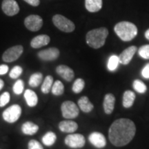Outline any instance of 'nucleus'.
<instances>
[{
    "instance_id": "f257e3e1",
    "label": "nucleus",
    "mask_w": 149,
    "mask_h": 149,
    "mask_svg": "<svg viewBox=\"0 0 149 149\" xmlns=\"http://www.w3.org/2000/svg\"><path fill=\"white\" fill-rule=\"evenodd\" d=\"M136 133L135 124L129 119L122 118L115 120L109 130V138L115 146H124L128 144Z\"/></svg>"
},
{
    "instance_id": "f03ea898",
    "label": "nucleus",
    "mask_w": 149,
    "mask_h": 149,
    "mask_svg": "<svg viewBox=\"0 0 149 149\" xmlns=\"http://www.w3.org/2000/svg\"><path fill=\"white\" fill-rule=\"evenodd\" d=\"M108 35L109 31L106 28L95 29L87 33L86 40L89 46L95 49H97L104 45Z\"/></svg>"
},
{
    "instance_id": "7ed1b4c3",
    "label": "nucleus",
    "mask_w": 149,
    "mask_h": 149,
    "mask_svg": "<svg viewBox=\"0 0 149 149\" xmlns=\"http://www.w3.org/2000/svg\"><path fill=\"white\" fill-rule=\"evenodd\" d=\"M114 31L122 41L129 42L137 35V29L135 24L129 22H121L114 27Z\"/></svg>"
},
{
    "instance_id": "20e7f679",
    "label": "nucleus",
    "mask_w": 149,
    "mask_h": 149,
    "mask_svg": "<svg viewBox=\"0 0 149 149\" xmlns=\"http://www.w3.org/2000/svg\"><path fill=\"white\" fill-rule=\"evenodd\" d=\"M22 114V107L19 104H13L3 111L2 118L8 124H14L17 122Z\"/></svg>"
},
{
    "instance_id": "39448f33",
    "label": "nucleus",
    "mask_w": 149,
    "mask_h": 149,
    "mask_svg": "<svg viewBox=\"0 0 149 149\" xmlns=\"http://www.w3.org/2000/svg\"><path fill=\"white\" fill-rule=\"evenodd\" d=\"M53 22L57 29L65 33H71L75 29L73 22L61 15H54Z\"/></svg>"
},
{
    "instance_id": "423d86ee",
    "label": "nucleus",
    "mask_w": 149,
    "mask_h": 149,
    "mask_svg": "<svg viewBox=\"0 0 149 149\" xmlns=\"http://www.w3.org/2000/svg\"><path fill=\"white\" fill-rule=\"evenodd\" d=\"M61 111L63 117L68 120L74 119L79 114V109L75 103L72 101H65L61 105Z\"/></svg>"
},
{
    "instance_id": "0eeeda50",
    "label": "nucleus",
    "mask_w": 149,
    "mask_h": 149,
    "mask_svg": "<svg viewBox=\"0 0 149 149\" xmlns=\"http://www.w3.org/2000/svg\"><path fill=\"white\" fill-rule=\"evenodd\" d=\"M64 143L71 148H81L85 146L86 139L81 134L71 133L65 137Z\"/></svg>"
},
{
    "instance_id": "6e6552de",
    "label": "nucleus",
    "mask_w": 149,
    "mask_h": 149,
    "mask_svg": "<svg viewBox=\"0 0 149 149\" xmlns=\"http://www.w3.org/2000/svg\"><path fill=\"white\" fill-rule=\"evenodd\" d=\"M24 51L23 46L21 45L14 46L9 48L2 55V59L5 62L10 63L16 61L20 57Z\"/></svg>"
},
{
    "instance_id": "1a4fd4ad",
    "label": "nucleus",
    "mask_w": 149,
    "mask_h": 149,
    "mask_svg": "<svg viewBox=\"0 0 149 149\" xmlns=\"http://www.w3.org/2000/svg\"><path fill=\"white\" fill-rule=\"evenodd\" d=\"M24 25L29 31L36 32L43 26V19L40 15H31L26 17L24 20Z\"/></svg>"
},
{
    "instance_id": "9d476101",
    "label": "nucleus",
    "mask_w": 149,
    "mask_h": 149,
    "mask_svg": "<svg viewBox=\"0 0 149 149\" xmlns=\"http://www.w3.org/2000/svg\"><path fill=\"white\" fill-rule=\"evenodd\" d=\"M1 9L8 16H14L19 12V6L15 0H3Z\"/></svg>"
},
{
    "instance_id": "9b49d317",
    "label": "nucleus",
    "mask_w": 149,
    "mask_h": 149,
    "mask_svg": "<svg viewBox=\"0 0 149 149\" xmlns=\"http://www.w3.org/2000/svg\"><path fill=\"white\" fill-rule=\"evenodd\" d=\"M59 51L57 48H49L42 50L37 53V56L43 61H54L57 59L59 56Z\"/></svg>"
},
{
    "instance_id": "f8f14e48",
    "label": "nucleus",
    "mask_w": 149,
    "mask_h": 149,
    "mask_svg": "<svg viewBox=\"0 0 149 149\" xmlns=\"http://www.w3.org/2000/svg\"><path fill=\"white\" fill-rule=\"evenodd\" d=\"M88 140L93 146L97 148H103L107 145V139L103 134L99 132H93L88 136Z\"/></svg>"
},
{
    "instance_id": "ddd939ff",
    "label": "nucleus",
    "mask_w": 149,
    "mask_h": 149,
    "mask_svg": "<svg viewBox=\"0 0 149 149\" xmlns=\"http://www.w3.org/2000/svg\"><path fill=\"white\" fill-rule=\"evenodd\" d=\"M137 51V48L135 46H131L126 48L118 56L119 61L120 64L123 65H127L133 59L134 55Z\"/></svg>"
},
{
    "instance_id": "4468645a",
    "label": "nucleus",
    "mask_w": 149,
    "mask_h": 149,
    "mask_svg": "<svg viewBox=\"0 0 149 149\" xmlns=\"http://www.w3.org/2000/svg\"><path fill=\"white\" fill-rule=\"evenodd\" d=\"M56 72L66 81H71L74 77L73 70L66 65H59L56 68Z\"/></svg>"
},
{
    "instance_id": "2eb2a0df",
    "label": "nucleus",
    "mask_w": 149,
    "mask_h": 149,
    "mask_svg": "<svg viewBox=\"0 0 149 149\" xmlns=\"http://www.w3.org/2000/svg\"><path fill=\"white\" fill-rule=\"evenodd\" d=\"M78 128V124L72 120H63L59 122V129L62 133H72L75 132Z\"/></svg>"
},
{
    "instance_id": "dca6fc26",
    "label": "nucleus",
    "mask_w": 149,
    "mask_h": 149,
    "mask_svg": "<svg viewBox=\"0 0 149 149\" xmlns=\"http://www.w3.org/2000/svg\"><path fill=\"white\" fill-rule=\"evenodd\" d=\"M51 38L46 35H40L35 37L31 42V46L33 48H40L49 44Z\"/></svg>"
},
{
    "instance_id": "f3484780",
    "label": "nucleus",
    "mask_w": 149,
    "mask_h": 149,
    "mask_svg": "<svg viewBox=\"0 0 149 149\" xmlns=\"http://www.w3.org/2000/svg\"><path fill=\"white\" fill-rule=\"evenodd\" d=\"M115 98L113 94L109 93V94L106 95L105 97H104L103 102L104 111L106 114L110 115L113 113L115 108Z\"/></svg>"
},
{
    "instance_id": "a211bd4d",
    "label": "nucleus",
    "mask_w": 149,
    "mask_h": 149,
    "mask_svg": "<svg viewBox=\"0 0 149 149\" xmlns=\"http://www.w3.org/2000/svg\"><path fill=\"white\" fill-rule=\"evenodd\" d=\"M40 127L36 124L31 121H27L22 124L21 130L22 133L26 135H34L38 132Z\"/></svg>"
},
{
    "instance_id": "6ab92c4d",
    "label": "nucleus",
    "mask_w": 149,
    "mask_h": 149,
    "mask_svg": "<svg viewBox=\"0 0 149 149\" xmlns=\"http://www.w3.org/2000/svg\"><path fill=\"white\" fill-rule=\"evenodd\" d=\"M24 97L25 99L26 103L29 107H35L38 104V97L35 91L31 89H26L24 92Z\"/></svg>"
},
{
    "instance_id": "aec40b11",
    "label": "nucleus",
    "mask_w": 149,
    "mask_h": 149,
    "mask_svg": "<svg viewBox=\"0 0 149 149\" xmlns=\"http://www.w3.org/2000/svg\"><path fill=\"white\" fill-rule=\"evenodd\" d=\"M77 106L79 109L84 113H90L94 109V106L91 103L89 99L86 96H83L78 100Z\"/></svg>"
},
{
    "instance_id": "412c9836",
    "label": "nucleus",
    "mask_w": 149,
    "mask_h": 149,
    "mask_svg": "<svg viewBox=\"0 0 149 149\" xmlns=\"http://www.w3.org/2000/svg\"><path fill=\"white\" fill-rule=\"evenodd\" d=\"M85 6L89 12H97L102 8V0H85Z\"/></svg>"
},
{
    "instance_id": "4be33fe9",
    "label": "nucleus",
    "mask_w": 149,
    "mask_h": 149,
    "mask_svg": "<svg viewBox=\"0 0 149 149\" xmlns=\"http://www.w3.org/2000/svg\"><path fill=\"white\" fill-rule=\"evenodd\" d=\"M135 93L131 91H126L124 92V95H123V101L122 104L124 108L131 107L133 105L134 101L135 100Z\"/></svg>"
},
{
    "instance_id": "5701e85b",
    "label": "nucleus",
    "mask_w": 149,
    "mask_h": 149,
    "mask_svg": "<svg viewBox=\"0 0 149 149\" xmlns=\"http://www.w3.org/2000/svg\"><path fill=\"white\" fill-rule=\"evenodd\" d=\"M57 140V135L52 131H48L43 135L42 141L46 146H51Z\"/></svg>"
},
{
    "instance_id": "b1692460",
    "label": "nucleus",
    "mask_w": 149,
    "mask_h": 149,
    "mask_svg": "<svg viewBox=\"0 0 149 149\" xmlns=\"http://www.w3.org/2000/svg\"><path fill=\"white\" fill-rule=\"evenodd\" d=\"M43 80V74L41 72H37L33 73L32 75L30 77L29 84L31 87L33 88H36L38 87L41 84Z\"/></svg>"
},
{
    "instance_id": "393cba45",
    "label": "nucleus",
    "mask_w": 149,
    "mask_h": 149,
    "mask_svg": "<svg viewBox=\"0 0 149 149\" xmlns=\"http://www.w3.org/2000/svg\"><path fill=\"white\" fill-rule=\"evenodd\" d=\"M53 77L51 75H47L42 82L41 91L44 94H48L51 91L53 84Z\"/></svg>"
},
{
    "instance_id": "a878e982",
    "label": "nucleus",
    "mask_w": 149,
    "mask_h": 149,
    "mask_svg": "<svg viewBox=\"0 0 149 149\" xmlns=\"http://www.w3.org/2000/svg\"><path fill=\"white\" fill-rule=\"evenodd\" d=\"M51 92L53 95L60 96L64 92V86L62 82L59 80H57L53 83L51 88Z\"/></svg>"
},
{
    "instance_id": "bb28decb",
    "label": "nucleus",
    "mask_w": 149,
    "mask_h": 149,
    "mask_svg": "<svg viewBox=\"0 0 149 149\" xmlns=\"http://www.w3.org/2000/svg\"><path fill=\"white\" fill-rule=\"evenodd\" d=\"M85 82L84 80L81 78H78L74 81L73 83V85L72 86V92L74 93H79L83 91L84 88Z\"/></svg>"
},
{
    "instance_id": "cd10ccee",
    "label": "nucleus",
    "mask_w": 149,
    "mask_h": 149,
    "mask_svg": "<svg viewBox=\"0 0 149 149\" xmlns=\"http://www.w3.org/2000/svg\"><path fill=\"white\" fill-rule=\"evenodd\" d=\"M133 86L136 92L140 93V94H143V93H146V91H147L146 84L139 79H135L133 81Z\"/></svg>"
},
{
    "instance_id": "c85d7f7f",
    "label": "nucleus",
    "mask_w": 149,
    "mask_h": 149,
    "mask_svg": "<svg viewBox=\"0 0 149 149\" xmlns=\"http://www.w3.org/2000/svg\"><path fill=\"white\" fill-rule=\"evenodd\" d=\"M119 64H120V61H119L118 56L112 55L108 61V69L110 71H114L117 69Z\"/></svg>"
},
{
    "instance_id": "c756f323",
    "label": "nucleus",
    "mask_w": 149,
    "mask_h": 149,
    "mask_svg": "<svg viewBox=\"0 0 149 149\" xmlns=\"http://www.w3.org/2000/svg\"><path fill=\"white\" fill-rule=\"evenodd\" d=\"M24 89V83L22 79H17L16 82L14 84L13 87V91L15 95H19L23 93Z\"/></svg>"
},
{
    "instance_id": "7c9ffc66",
    "label": "nucleus",
    "mask_w": 149,
    "mask_h": 149,
    "mask_svg": "<svg viewBox=\"0 0 149 149\" xmlns=\"http://www.w3.org/2000/svg\"><path fill=\"white\" fill-rule=\"evenodd\" d=\"M22 72H23V69H22V67L19 66H15L11 69L10 72H9V76L12 79H16L21 75Z\"/></svg>"
},
{
    "instance_id": "2f4dec72",
    "label": "nucleus",
    "mask_w": 149,
    "mask_h": 149,
    "mask_svg": "<svg viewBox=\"0 0 149 149\" xmlns=\"http://www.w3.org/2000/svg\"><path fill=\"white\" fill-rule=\"evenodd\" d=\"M10 100V93L8 92H4L0 95V108L4 107L9 103Z\"/></svg>"
},
{
    "instance_id": "473e14b6",
    "label": "nucleus",
    "mask_w": 149,
    "mask_h": 149,
    "mask_svg": "<svg viewBox=\"0 0 149 149\" xmlns=\"http://www.w3.org/2000/svg\"><path fill=\"white\" fill-rule=\"evenodd\" d=\"M138 54L141 57L149 59V45H144L138 49Z\"/></svg>"
},
{
    "instance_id": "72a5a7b5",
    "label": "nucleus",
    "mask_w": 149,
    "mask_h": 149,
    "mask_svg": "<svg viewBox=\"0 0 149 149\" xmlns=\"http://www.w3.org/2000/svg\"><path fill=\"white\" fill-rule=\"evenodd\" d=\"M28 149H44V147L38 141L31 139L28 143Z\"/></svg>"
},
{
    "instance_id": "f704fd0d",
    "label": "nucleus",
    "mask_w": 149,
    "mask_h": 149,
    "mask_svg": "<svg viewBox=\"0 0 149 149\" xmlns=\"http://www.w3.org/2000/svg\"><path fill=\"white\" fill-rule=\"evenodd\" d=\"M141 75L146 79H149V63L143 68L141 70Z\"/></svg>"
},
{
    "instance_id": "c9c22d12",
    "label": "nucleus",
    "mask_w": 149,
    "mask_h": 149,
    "mask_svg": "<svg viewBox=\"0 0 149 149\" xmlns=\"http://www.w3.org/2000/svg\"><path fill=\"white\" fill-rule=\"evenodd\" d=\"M9 70L8 66L6 64L0 65V75H3V74H6Z\"/></svg>"
},
{
    "instance_id": "e433bc0d",
    "label": "nucleus",
    "mask_w": 149,
    "mask_h": 149,
    "mask_svg": "<svg viewBox=\"0 0 149 149\" xmlns=\"http://www.w3.org/2000/svg\"><path fill=\"white\" fill-rule=\"evenodd\" d=\"M26 2L29 3V4L33 6H37L40 5V0H24Z\"/></svg>"
},
{
    "instance_id": "4c0bfd02",
    "label": "nucleus",
    "mask_w": 149,
    "mask_h": 149,
    "mask_svg": "<svg viewBox=\"0 0 149 149\" xmlns=\"http://www.w3.org/2000/svg\"><path fill=\"white\" fill-rule=\"evenodd\" d=\"M4 86V82L1 79H0V91L2 90V88Z\"/></svg>"
},
{
    "instance_id": "58836bf2",
    "label": "nucleus",
    "mask_w": 149,
    "mask_h": 149,
    "mask_svg": "<svg viewBox=\"0 0 149 149\" xmlns=\"http://www.w3.org/2000/svg\"><path fill=\"white\" fill-rule=\"evenodd\" d=\"M144 35H145V37H146L147 40H149V29L147 30L146 32H145Z\"/></svg>"
}]
</instances>
